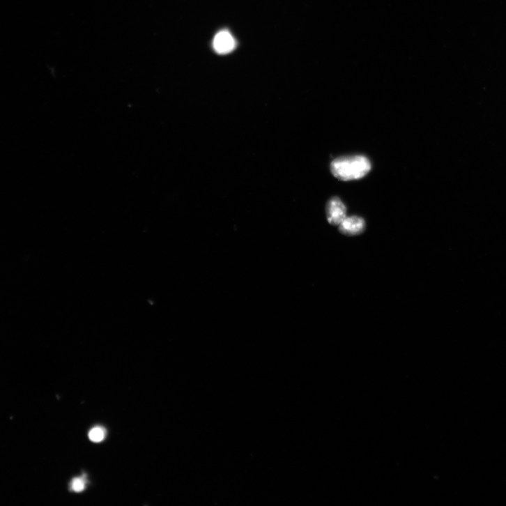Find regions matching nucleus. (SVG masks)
Masks as SVG:
<instances>
[{"mask_svg": "<svg viewBox=\"0 0 506 506\" xmlns=\"http://www.w3.org/2000/svg\"><path fill=\"white\" fill-rule=\"evenodd\" d=\"M369 160L363 155L337 158L330 164L332 175L342 181H351L365 177L371 171Z\"/></svg>", "mask_w": 506, "mask_h": 506, "instance_id": "nucleus-1", "label": "nucleus"}, {"mask_svg": "<svg viewBox=\"0 0 506 506\" xmlns=\"http://www.w3.org/2000/svg\"><path fill=\"white\" fill-rule=\"evenodd\" d=\"M347 208L339 198H332L327 204L326 216L328 222L332 225H340L346 218Z\"/></svg>", "mask_w": 506, "mask_h": 506, "instance_id": "nucleus-2", "label": "nucleus"}, {"mask_svg": "<svg viewBox=\"0 0 506 506\" xmlns=\"http://www.w3.org/2000/svg\"><path fill=\"white\" fill-rule=\"evenodd\" d=\"M365 221L362 217L358 216L346 217L340 224L339 229L345 235L356 236L365 231Z\"/></svg>", "mask_w": 506, "mask_h": 506, "instance_id": "nucleus-3", "label": "nucleus"}, {"mask_svg": "<svg viewBox=\"0 0 506 506\" xmlns=\"http://www.w3.org/2000/svg\"><path fill=\"white\" fill-rule=\"evenodd\" d=\"M213 47L217 53L225 54L235 49L236 41L229 32L222 31L215 36Z\"/></svg>", "mask_w": 506, "mask_h": 506, "instance_id": "nucleus-4", "label": "nucleus"}, {"mask_svg": "<svg viewBox=\"0 0 506 506\" xmlns=\"http://www.w3.org/2000/svg\"><path fill=\"white\" fill-rule=\"evenodd\" d=\"M106 437V431L102 427H95L89 433L90 440L95 443L102 442Z\"/></svg>", "mask_w": 506, "mask_h": 506, "instance_id": "nucleus-5", "label": "nucleus"}, {"mask_svg": "<svg viewBox=\"0 0 506 506\" xmlns=\"http://www.w3.org/2000/svg\"><path fill=\"white\" fill-rule=\"evenodd\" d=\"M86 481L82 477H77L71 482V489L75 492H81L86 488Z\"/></svg>", "mask_w": 506, "mask_h": 506, "instance_id": "nucleus-6", "label": "nucleus"}]
</instances>
